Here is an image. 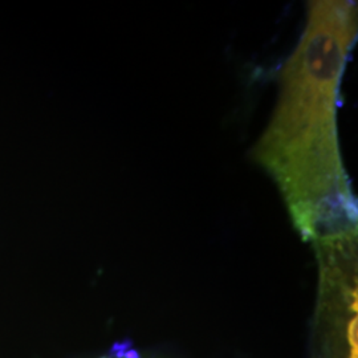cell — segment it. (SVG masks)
<instances>
[{
  "label": "cell",
  "mask_w": 358,
  "mask_h": 358,
  "mask_svg": "<svg viewBox=\"0 0 358 358\" xmlns=\"http://www.w3.org/2000/svg\"><path fill=\"white\" fill-rule=\"evenodd\" d=\"M356 34L353 3H310L304 35L282 71L278 108L254 154L276 180L296 229L315 243L357 234L336 124Z\"/></svg>",
  "instance_id": "cell-1"
}]
</instances>
